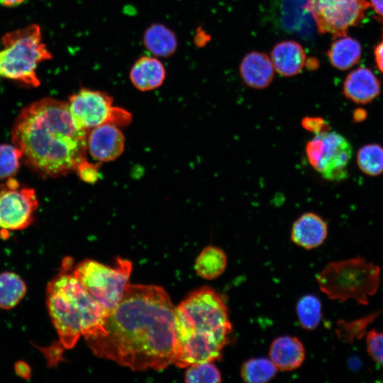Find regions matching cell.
Returning <instances> with one entry per match:
<instances>
[{"mask_svg":"<svg viewBox=\"0 0 383 383\" xmlns=\"http://www.w3.org/2000/svg\"><path fill=\"white\" fill-rule=\"evenodd\" d=\"M370 8L368 0H306L305 4L318 33L335 39L358 26Z\"/></svg>","mask_w":383,"mask_h":383,"instance_id":"cell-10","label":"cell"},{"mask_svg":"<svg viewBox=\"0 0 383 383\" xmlns=\"http://www.w3.org/2000/svg\"><path fill=\"white\" fill-rule=\"evenodd\" d=\"M369 2L370 7L373 8V10L376 13V18L382 24L383 26V0H369Z\"/></svg>","mask_w":383,"mask_h":383,"instance_id":"cell-33","label":"cell"},{"mask_svg":"<svg viewBox=\"0 0 383 383\" xmlns=\"http://www.w3.org/2000/svg\"><path fill=\"white\" fill-rule=\"evenodd\" d=\"M274 69L280 75L298 74L306 65V56L303 47L294 40H284L274 45L271 52Z\"/></svg>","mask_w":383,"mask_h":383,"instance_id":"cell-18","label":"cell"},{"mask_svg":"<svg viewBox=\"0 0 383 383\" xmlns=\"http://www.w3.org/2000/svg\"><path fill=\"white\" fill-rule=\"evenodd\" d=\"M221 380L219 370L211 361L193 363L184 374V381L188 383H218Z\"/></svg>","mask_w":383,"mask_h":383,"instance_id":"cell-28","label":"cell"},{"mask_svg":"<svg viewBox=\"0 0 383 383\" xmlns=\"http://www.w3.org/2000/svg\"><path fill=\"white\" fill-rule=\"evenodd\" d=\"M27 292L23 279L12 272L0 273V308L9 310L23 299Z\"/></svg>","mask_w":383,"mask_h":383,"instance_id":"cell-23","label":"cell"},{"mask_svg":"<svg viewBox=\"0 0 383 383\" xmlns=\"http://www.w3.org/2000/svg\"><path fill=\"white\" fill-rule=\"evenodd\" d=\"M365 337L369 356L383 368V331L372 329L366 333Z\"/></svg>","mask_w":383,"mask_h":383,"instance_id":"cell-30","label":"cell"},{"mask_svg":"<svg viewBox=\"0 0 383 383\" xmlns=\"http://www.w3.org/2000/svg\"><path fill=\"white\" fill-rule=\"evenodd\" d=\"M356 163L360 170L371 177L383 173V147L377 143L362 146L356 155Z\"/></svg>","mask_w":383,"mask_h":383,"instance_id":"cell-25","label":"cell"},{"mask_svg":"<svg viewBox=\"0 0 383 383\" xmlns=\"http://www.w3.org/2000/svg\"><path fill=\"white\" fill-rule=\"evenodd\" d=\"M1 43L0 77L38 87L40 82L37 67L52 57L43 41L40 26L32 24L7 32L2 36Z\"/></svg>","mask_w":383,"mask_h":383,"instance_id":"cell-6","label":"cell"},{"mask_svg":"<svg viewBox=\"0 0 383 383\" xmlns=\"http://www.w3.org/2000/svg\"><path fill=\"white\" fill-rule=\"evenodd\" d=\"M129 77L133 85L141 91L160 87L166 77L163 63L154 56L139 57L131 68Z\"/></svg>","mask_w":383,"mask_h":383,"instance_id":"cell-17","label":"cell"},{"mask_svg":"<svg viewBox=\"0 0 383 383\" xmlns=\"http://www.w3.org/2000/svg\"><path fill=\"white\" fill-rule=\"evenodd\" d=\"M88 133L76 125L68 101L45 97L21 111L11 139L33 172L43 178L58 177L86 160Z\"/></svg>","mask_w":383,"mask_h":383,"instance_id":"cell-2","label":"cell"},{"mask_svg":"<svg viewBox=\"0 0 383 383\" xmlns=\"http://www.w3.org/2000/svg\"><path fill=\"white\" fill-rule=\"evenodd\" d=\"M125 138L118 126L104 123L89 131L87 148L93 159L110 162L118 157L124 150Z\"/></svg>","mask_w":383,"mask_h":383,"instance_id":"cell-12","label":"cell"},{"mask_svg":"<svg viewBox=\"0 0 383 383\" xmlns=\"http://www.w3.org/2000/svg\"><path fill=\"white\" fill-rule=\"evenodd\" d=\"M380 267L356 257L329 262L316 276L319 289L329 299L345 302L355 299L366 306L378 291Z\"/></svg>","mask_w":383,"mask_h":383,"instance_id":"cell-5","label":"cell"},{"mask_svg":"<svg viewBox=\"0 0 383 383\" xmlns=\"http://www.w3.org/2000/svg\"><path fill=\"white\" fill-rule=\"evenodd\" d=\"M75 172H77L79 179L89 184L95 183L99 176L98 166L86 160L77 166Z\"/></svg>","mask_w":383,"mask_h":383,"instance_id":"cell-31","label":"cell"},{"mask_svg":"<svg viewBox=\"0 0 383 383\" xmlns=\"http://www.w3.org/2000/svg\"><path fill=\"white\" fill-rule=\"evenodd\" d=\"M113 98L106 92L82 88L71 95L68 104L78 128L89 131L104 123L116 126L128 125L131 114L126 110L113 106Z\"/></svg>","mask_w":383,"mask_h":383,"instance_id":"cell-9","label":"cell"},{"mask_svg":"<svg viewBox=\"0 0 383 383\" xmlns=\"http://www.w3.org/2000/svg\"><path fill=\"white\" fill-rule=\"evenodd\" d=\"M269 356L277 370L292 371L299 368L304 362L305 348L296 337L280 336L272 342Z\"/></svg>","mask_w":383,"mask_h":383,"instance_id":"cell-15","label":"cell"},{"mask_svg":"<svg viewBox=\"0 0 383 383\" xmlns=\"http://www.w3.org/2000/svg\"><path fill=\"white\" fill-rule=\"evenodd\" d=\"M227 265V256L220 248L209 245L203 249L195 262L197 274L206 279H213L223 274Z\"/></svg>","mask_w":383,"mask_h":383,"instance_id":"cell-21","label":"cell"},{"mask_svg":"<svg viewBox=\"0 0 383 383\" xmlns=\"http://www.w3.org/2000/svg\"><path fill=\"white\" fill-rule=\"evenodd\" d=\"M239 70L241 78L248 87L261 89L272 82L274 69L271 58L266 54L253 51L244 57Z\"/></svg>","mask_w":383,"mask_h":383,"instance_id":"cell-16","label":"cell"},{"mask_svg":"<svg viewBox=\"0 0 383 383\" xmlns=\"http://www.w3.org/2000/svg\"><path fill=\"white\" fill-rule=\"evenodd\" d=\"M361 55L360 43L348 35L335 38L328 52L331 64L340 70H348L356 65Z\"/></svg>","mask_w":383,"mask_h":383,"instance_id":"cell-20","label":"cell"},{"mask_svg":"<svg viewBox=\"0 0 383 383\" xmlns=\"http://www.w3.org/2000/svg\"><path fill=\"white\" fill-rule=\"evenodd\" d=\"M131 271V261L121 257L113 267L85 259L73 268L78 282L106 314L121 300Z\"/></svg>","mask_w":383,"mask_h":383,"instance_id":"cell-7","label":"cell"},{"mask_svg":"<svg viewBox=\"0 0 383 383\" xmlns=\"http://www.w3.org/2000/svg\"><path fill=\"white\" fill-rule=\"evenodd\" d=\"M25 0H0V5L6 7H14L24 2Z\"/></svg>","mask_w":383,"mask_h":383,"instance_id":"cell-37","label":"cell"},{"mask_svg":"<svg viewBox=\"0 0 383 383\" xmlns=\"http://www.w3.org/2000/svg\"><path fill=\"white\" fill-rule=\"evenodd\" d=\"M374 54L376 65L383 72V40L375 47Z\"/></svg>","mask_w":383,"mask_h":383,"instance_id":"cell-34","label":"cell"},{"mask_svg":"<svg viewBox=\"0 0 383 383\" xmlns=\"http://www.w3.org/2000/svg\"><path fill=\"white\" fill-rule=\"evenodd\" d=\"M367 116V112L362 108H357L353 113V120L356 123L364 121Z\"/></svg>","mask_w":383,"mask_h":383,"instance_id":"cell-36","label":"cell"},{"mask_svg":"<svg viewBox=\"0 0 383 383\" xmlns=\"http://www.w3.org/2000/svg\"><path fill=\"white\" fill-rule=\"evenodd\" d=\"M296 311L301 326L306 330H313L322 318L321 303L312 294L302 296L297 302Z\"/></svg>","mask_w":383,"mask_h":383,"instance_id":"cell-27","label":"cell"},{"mask_svg":"<svg viewBox=\"0 0 383 383\" xmlns=\"http://www.w3.org/2000/svg\"><path fill=\"white\" fill-rule=\"evenodd\" d=\"M381 82L368 68L360 67L350 72L345 79L343 94L357 104H367L380 94Z\"/></svg>","mask_w":383,"mask_h":383,"instance_id":"cell-13","label":"cell"},{"mask_svg":"<svg viewBox=\"0 0 383 383\" xmlns=\"http://www.w3.org/2000/svg\"><path fill=\"white\" fill-rule=\"evenodd\" d=\"M146 50L154 57H169L177 50L178 41L175 33L161 23L148 26L143 35Z\"/></svg>","mask_w":383,"mask_h":383,"instance_id":"cell-19","label":"cell"},{"mask_svg":"<svg viewBox=\"0 0 383 383\" xmlns=\"http://www.w3.org/2000/svg\"><path fill=\"white\" fill-rule=\"evenodd\" d=\"M277 368L270 359L265 357L251 358L240 368V377L245 382L265 383L277 374Z\"/></svg>","mask_w":383,"mask_h":383,"instance_id":"cell-24","label":"cell"},{"mask_svg":"<svg viewBox=\"0 0 383 383\" xmlns=\"http://www.w3.org/2000/svg\"><path fill=\"white\" fill-rule=\"evenodd\" d=\"M301 124L303 128L314 134L330 130L328 123L321 117H304Z\"/></svg>","mask_w":383,"mask_h":383,"instance_id":"cell-32","label":"cell"},{"mask_svg":"<svg viewBox=\"0 0 383 383\" xmlns=\"http://www.w3.org/2000/svg\"><path fill=\"white\" fill-rule=\"evenodd\" d=\"M381 313L382 311H377L350 321L338 320L335 329L337 337L348 343H353L355 340L362 339L366 335L367 327Z\"/></svg>","mask_w":383,"mask_h":383,"instance_id":"cell-26","label":"cell"},{"mask_svg":"<svg viewBox=\"0 0 383 383\" xmlns=\"http://www.w3.org/2000/svg\"><path fill=\"white\" fill-rule=\"evenodd\" d=\"M328 235L326 221L314 212L301 214L293 223L291 239L296 245L306 250L319 247Z\"/></svg>","mask_w":383,"mask_h":383,"instance_id":"cell-14","label":"cell"},{"mask_svg":"<svg viewBox=\"0 0 383 383\" xmlns=\"http://www.w3.org/2000/svg\"><path fill=\"white\" fill-rule=\"evenodd\" d=\"M306 0H282L280 21L282 26L294 32L304 31L311 28L309 14L305 9Z\"/></svg>","mask_w":383,"mask_h":383,"instance_id":"cell-22","label":"cell"},{"mask_svg":"<svg viewBox=\"0 0 383 383\" xmlns=\"http://www.w3.org/2000/svg\"><path fill=\"white\" fill-rule=\"evenodd\" d=\"M15 370L17 374L23 378H29L30 376V369L24 362H16Z\"/></svg>","mask_w":383,"mask_h":383,"instance_id":"cell-35","label":"cell"},{"mask_svg":"<svg viewBox=\"0 0 383 383\" xmlns=\"http://www.w3.org/2000/svg\"><path fill=\"white\" fill-rule=\"evenodd\" d=\"M308 162L322 178L340 182L348 177L353 147L340 133L331 130L314 134L305 146Z\"/></svg>","mask_w":383,"mask_h":383,"instance_id":"cell-8","label":"cell"},{"mask_svg":"<svg viewBox=\"0 0 383 383\" xmlns=\"http://www.w3.org/2000/svg\"><path fill=\"white\" fill-rule=\"evenodd\" d=\"M174 308L162 287L128 283L102 328L84 339L100 358L133 371L164 370L174 364Z\"/></svg>","mask_w":383,"mask_h":383,"instance_id":"cell-1","label":"cell"},{"mask_svg":"<svg viewBox=\"0 0 383 383\" xmlns=\"http://www.w3.org/2000/svg\"><path fill=\"white\" fill-rule=\"evenodd\" d=\"M38 201L33 189H19L18 182L9 177L0 186V227L5 230H22L34 219Z\"/></svg>","mask_w":383,"mask_h":383,"instance_id":"cell-11","label":"cell"},{"mask_svg":"<svg viewBox=\"0 0 383 383\" xmlns=\"http://www.w3.org/2000/svg\"><path fill=\"white\" fill-rule=\"evenodd\" d=\"M232 333L224 299L209 287L190 292L174 313V364L220 360Z\"/></svg>","mask_w":383,"mask_h":383,"instance_id":"cell-3","label":"cell"},{"mask_svg":"<svg viewBox=\"0 0 383 383\" xmlns=\"http://www.w3.org/2000/svg\"><path fill=\"white\" fill-rule=\"evenodd\" d=\"M72 266V259L65 258L46 288L48 313L59 337V347L65 349L73 348L81 336L101 330L106 315L74 277Z\"/></svg>","mask_w":383,"mask_h":383,"instance_id":"cell-4","label":"cell"},{"mask_svg":"<svg viewBox=\"0 0 383 383\" xmlns=\"http://www.w3.org/2000/svg\"><path fill=\"white\" fill-rule=\"evenodd\" d=\"M22 153L13 144L0 145V179L14 175L20 167Z\"/></svg>","mask_w":383,"mask_h":383,"instance_id":"cell-29","label":"cell"}]
</instances>
